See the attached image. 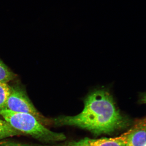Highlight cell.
<instances>
[{
  "instance_id": "cell-1",
  "label": "cell",
  "mask_w": 146,
  "mask_h": 146,
  "mask_svg": "<svg viewBox=\"0 0 146 146\" xmlns=\"http://www.w3.org/2000/svg\"><path fill=\"white\" fill-rule=\"evenodd\" d=\"M84 102V109L78 115L60 116L50 121L54 125L77 127L97 135L110 134L129 125V120L121 114L107 89H94Z\"/></svg>"
},
{
  "instance_id": "cell-2",
  "label": "cell",
  "mask_w": 146,
  "mask_h": 146,
  "mask_svg": "<svg viewBox=\"0 0 146 146\" xmlns=\"http://www.w3.org/2000/svg\"><path fill=\"white\" fill-rule=\"evenodd\" d=\"M0 116L16 130L43 143H54L66 139L64 134L50 130L30 114L4 109H0Z\"/></svg>"
},
{
  "instance_id": "cell-3",
  "label": "cell",
  "mask_w": 146,
  "mask_h": 146,
  "mask_svg": "<svg viewBox=\"0 0 146 146\" xmlns=\"http://www.w3.org/2000/svg\"><path fill=\"white\" fill-rule=\"evenodd\" d=\"M5 109L14 112L27 113L34 116L39 122L44 125L50 123L35 108L28 97L25 91L20 87H12L9 97Z\"/></svg>"
},
{
  "instance_id": "cell-4",
  "label": "cell",
  "mask_w": 146,
  "mask_h": 146,
  "mask_svg": "<svg viewBox=\"0 0 146 146\" xmlns=\"http://www.w3.org/2000/svg\"><path fill=\"white\" fill-rule=\"evenodd\" d=\"M131 128L118 137L100 139L83 138L78 141H71L52 146H125Z\"/></svg>"
},
{
  "instance_id": "cell-5",
  "label": "cell",
  "mask_w": 146,
  "mask_h": 146,
  "mask_svg": "<svg viewBox=\"0 0 146 146\" xmlns=\"http://www.w3.org/2000/svg\"><path fill=\"white\" fill-rule=\"evenodd\" d=\"M131 128L125 146H146L145 118L136 121Z\"/></svg>"
},
{
  "instance_id": "cell-6",
  "label": "cell",
  "mask_w": 146,
  "mask_h": 146,
  "mask_svg": "<svg viewBox=\"0 0 146 146\" xmlns=\"http://www.w3.org/2000/svg\"><path fill=\"white\" fill-rule=\"evenodd\" d=\"M25 135L12 127L5 120L0 119V141L13 136Z\"/></svg>"
},
{
  "instance_id": "cell-7",
  "label": "cell",
  "mask_w": 146,
  "mask_h": 146,
  "mask_svg": "<svg viewBox=\"0 0 146 146\" xmlns=\"http://www.w3.org/2000/svg\"><path fill=\"white\" fill-rule=\"evenodd\" d=\"M12 87L7 82H0V109H5L6 104Z\"/></svg>"
},
{
  "instance_id": "cell-8",
  "label": "cell",
  "mask_w": 146,
  "mask_h": 146,
  "mask_svg": "<svg viewBox=\"0 0 146 146\" xmlns=\"http://www.w3.org/2000/svg\"><path fill=\"white\" fill-rule=\"evenodd\" d=\"M16 77V74L0 59V82L7 83Z\"/></svg>"
}]
</instances>
